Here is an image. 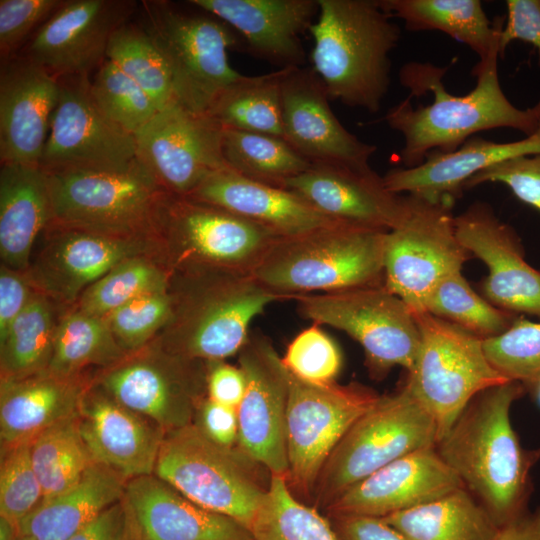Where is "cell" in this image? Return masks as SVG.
<instances>
[{
    "instance_id": "cell-1",
    "label": "cell",
    "mask_w": 540,
    "mask_h": 540,
    "mask_svg": "<svg viewBox=\"0 0 540 540\" xmlns=\"http://www.w3.org/2000/svg\"><path fill=\"white\" fill-rule=\"evenodd\" d=\"M499 50L472 74L477 77L473 90L463 96L446 91L442 76L446 68L430 63L411 62L400 73L402 85L418 96L432 91L430 105L414 108L410 97L390 108L384 116L387 125L401 133L404 145L399 160L404 168L422 164L431 152L451 153L475 133L494 128H511L527 136L540 125V99L532 107L520 109L504 94L498 76Z\"/></svg>"
},
{
    "instance_id": "cell-2",
    "label": "cell",
    "mask_w": 540,
    "mask_h": 540,
    "mask_svg": "<svg viewBox=\"0 0 540 540\" xmlns=\"http://www.w3.org/2000/svg\"><path fill=\"white\" fill-rule=\"evenodd\" d=\"M526 386L517 381L476 395L435 448L499 527L527 512L530 470L540 450L522 447L510 420Z\"/></svg>"
},
{
    "instance_id": "cell-3",
    "label": "cell",
    "mask_w": 540,
    "mask_h": 540,
    "mask_svg": "<svg viewBox=\"0 0 540 540\" xmlns=\"http://www.w3.org/2000/svg\"><path fill=\"white\" fill-rule=\"evenodd\" d=\"M170 317L153 340L190 359L224 360L246 343L249 325L267 305L288 300L251 274L210 266L172 270Z\"/></svg>"
},
{
    "instance_id": "cell-4",
    "label": "cell",
    "mask_w": 540,
    "mask_h": 540,
    "mask_svg": "<svg viewBox=\"0 0 540 540\" xmlns=\"http://www.w3.org/2000/svg\"><path fill=\"white\" fill-rule=\"evenodd\" d=\"M309 28L312 69L330 100L376 113L391 83L401 30L378 0H318Z\"/></svg>"
},
{
    "instance_id": "cell-5",
    "label": "cell",
    "mask_w": 540,
    "mask_h": 540,
    "mask_svg": "<svg viewBox=\"0 0 540 540\" xmlns=\"http://www.w3.org/2000/svg\"><path fill=\"white\" fill-rule=\"evenodd\" d=\"M387 232L336 224L279 239L252 275L268 290L297 295L384 285Z\"/></svg>"
},
{
    "instance_id": "cell-6",
    "label": "cell",
    "mask_w": 540,
    "mask_h": 540,
    "mask_svg": "<svg viewBox=\"0 0 540 540\" xmlns=\"http://www.w3.org/2000/svg\"><path fill=\"white\" fill-rule=\"evenodd\" d=\"M192 7L143 0L138 23L169 68L176 101L208 114L220 94L242 75L229 64L228 51L243 42L224 21Z\"/></svg>"
},
{
    "instance_id": "cell-7",
    "label": "cell",
    "mask_w": 540,
    "mask_h": 540,
    "mask_svg": "<svg viewBox=\"0 0 540 540\" xmlns=\"http://www.w3.org/2000/svg\"><path fill=\"white\" fill-rule=\"evenodd\" d=\"M54 223L123 239H153L167 192L138 160L117 170L47 172Z\"/></svg>"
},
{
    "instance_id": "cell-8",
    "label": "cell",
    "mask_w": 540,
    "mask_h": 540,
    "mask_svg": "<svg viewBox=\"0 0 540 540\" xmlns=\"http://www.w3.org/2000/svg\"><path fill=\"white\" fill-rule=\"evenodd\" d=\"M154 238L172 270L210 266L251 274L282 239L223 208L169 192L156 211Z\"/></svg>"
},
{
    "instance_id": "cell-9",
    "label": "cell",
    "mask_w": 540,
    "mask_h": 540,
    "mask_svg": "<svg viewBox=\"0 0 540 540\" xmlns=\"http://www.w3.org/2000/svg\"><path fill=\"white\" fill-rule=\"evenodd\" d=\"M432 416L403 384L362 415L325 462L315 485L316 503L325 509L343 492L392 461L435 447Z\"/></svg>"
},
{
    "instance_id": "cell-10",
    "label": "cell",
    "mask_w": 540,
    "mask_h": 540,
    "mask_svg": "<svg viewBox=\"0 0 540 540\" xmlns=\"http://www.w3.org/2000/svg\"><path fill=\"white\" fill-rule=\"evenodd\" d=\"M413 313L421 343L404 384L434 419L438 442L476 395L509 380L488 361L481 338L426 311Z\"/></svg>"
},
{
    "instance_id": "cell-11",
    "label": "cell",
    "mask_w": 540,
    "mask_h": 540,
    "mask_svg": "<svg viewBox=\"0 0 540 540\" xmlns=\"http://www.w3.org/2000/svg\"><path fill=\"white\" fill-rule=\"evenodd\" d=\"M238 447L223 448L192 423L165 433L154 474L185 497L250 530L267 488Z\"/></svg>"
},
{
    "instance_id": "cell-12",
    "label": "cell",
    "mask_w": 540,
    "mask_h": 540,
    "mask_svg": "<svg viewBox=\"0 0 540 540\" xmlns=\"http://www.w3.org/2000/svg\"><path fill=\"white\" fill-rule=\"evenodd\" d=\"M299 313L314 324L346 332L362 346L374 379L394 366L410 372L417 359L421 333L411 308L384 285L294 297Z\"/></svg>"
},
{
    "instance_id": "cell-13",
    "label": "cell",
    "mask_w": 540,
    "mask_h": 540,
    "mask_svg": "<svg viewBox=\"0 0 540 540\" xmlns=\"http://www.w3.org/2000/svg\"><path fill=\"white\" fill-rule=\"evenodd\" d=\"M453 204L407 194L404 216L385 235L384 286L413 312L424 311L436 284L470 257L456 236Z\"/></svg>"
},
{
    "instance_id": "cell-14",
    "label": "cell",
    "mask_w": 540,
    "mask_h": 540,
    "mask_svg": "<svg viewBox=\"0 0 540 540\" xmlns=\"http://www.w3.org/2000/svg\"><path fill=\"white\" fill-rule=\"evenodd\" d=\"M92 384L168 431L193 422L207 395V361L171 353L151 341L94 371Z\"/></svg>"
},
{
    "instance_id": "cell-15",
    "label": "cell",
    "mask_w": 540,
    "mask_h": 540,
    "mask_svg": "<svg viewBox=\"0 0 540 540\" xmlns=\"http://www.w3.org/2000/svg\"><path fill=\"white\" fill-rule=\"evenodd\" d=\"M287 377V483L309 494L333 449L381 396L359 383L317 385L288 370Z\"/></svg>"
},
{
    "instance_id": "cell-16",
    "label": "cell",
    "mask_w": 540,
    "mask_h": 540,
    "mask_svg": "<svg viewBox=\"0 0 540 540\" xmlns=\"http://www.w3.org/2000/svg\"><path fill=\"white\" fill-rule=\"evenodd\" d=\"M40 167L46 172L117 170L137 159L135 135L111 121L91 94L90 77L64 76Z\"/></svg>"
},
{
    "instance_id": "cell-17",
    "label": "cell",
    "mask_w": 540,
    "mask_h": 540,
    "mask_svg": "<svg viewBox=\"0 0 540 540\" xmlns=\"http://www.w3.org/2000/svg\"><path fill=\"white\" fill-rule=\"evenodd\" d=\"M224 127L174 100L136 134L138 160L169 193L189 196L213 173L229 168Z\"/></svg>"
},
{
    "instance_id": "cell-18",
    "label": "cell",
    "mask_w": 540,
    "mask_h": 540,
    "mask_svg": "<svg viewBox=\"0 0 540 540\" xmlns=\"http://www.w3.org/2000/svg\"><path fill=\"white\" fill-rule=\"evenodd\" d=\"M159 254L153 239H123L54 222L39 236L26 273L39 293L64 309L122 261Z\"/></svg>"
},
{
    "instance_id": "cell-19",
    "label": "cell",
    "mask_w": 540,
    "mask_h": 540,
    "mask_svg": "<svg viewBox=\"0 0 540 540\" xmlns=\"http://www.w3.org/2000/svg\"><path fill=\"white\" fill-rule=\"evenodd\" d=\"M238 360L246 387L237 407V447L270 474L287 479V369L271 341L261 334L249 335Z\"/></svg>"
},
{
    "instance_id": "cell-20",
    "label": "cell",
    "mask_w": 540,
    "mask_h": 540,
    "mask_svg": "<svg viewBox=\"0 0 540 540\" xmlns=\"http://www.w3.org/2000/svg\"><path fill=\"white\" fill-rule=\"evenodd\" d=\"M139 10L132 0H67L20 54L56 78L94 74L112 35Z\"/></svg>"
},
{
    "instance_id": "cell-21",
    "label": "cell",
    "mask_w": 540,
    "mask_h": 540,
    "mask_svg": "<svg viewBox=\"0 0 540 540\" xmlns=\"http://www.w3.org/2000/svg\"><path fill=\"white\" fill-rule=\"evenodd\" d=\"M284 140L311 165L370 169L375 145L360 140L338 120L327 91L310 67L286 68L281 81Z\"/></svg>"
},
{
    "instance_id": "cell-22",
    "label": "cell",
    "mask_w": 540,
    "mask_h": 540,
    "mask_svg": "<svg viewBox=\"0 0 540 540\" xmlns=\"http://www.w3.org/2000/svg\"><path fill=\"white\" fill-rule=\"evenodd\" d=\"M454 225L461 245L488 267L483 297L500 309L540 317V271L525 260L514 229L483 202L455 216Z\"/></svg>"
},
{
    "instance_id": "cell-23",
    "label": "cell",
    "mask_w": 540,
    "mask_h": 540,
    "mask_svg": "<svg viewBox=\"0 0 540 540\" xmlns=\"http://www.w3.org/2000/svg\"><path fill=\"white\" fill-rule=\"evenodd\" d=\"M463 486L436 448L429 447L378 469L343 492L326 510L331 517L383 518L433 501Z\"/></svg>"
},
{
    "instance_id": "cell-24",
    "label": "cell",
    "mask_w": 540,
    "mask_h": 540,
    "mask_svg": "<svg viewBox=\"0 0 540 540\" xmlns=\"http://www.w3.org/2000/svg\"><path fill=\"white\" fill-rule=\"evenodd\" d=\"M58 97V78L26 56L1 61V164L40 165Z\"/></svg>"
},
{
    "instance_id": "cell-25",
    "label": "cell",
    "mask_w": 540,
    "mask_h": 540,
    "mask_svg": "<svg viewBox=\"0 0 540 540\" xmlns=\"http://www.w3.org/2000/svg\"><path fill=\"white\" fill-rule=\"evenodd\" d=\"M78 419L93 462L126 483L154 474L165 435L156 423L125 407L92 382L82 397Z\"/></svg>"
},
{
    "instance_id": "cell-26",
    "label": "cell",
    "mask_w": 540,
    "mask_h": 540,
    "mask_svg": "<svg viewBox=\"0 0 540 540\" xmlns=\"http://www.w3.org/2000/svg\"><path fill=\"white\" fill-rule=\"evenodd\" d=\"M284 189L339 223L378 231L395 228L406 209V195L390 191L372 168L312 165Z\"/></svg>"
},
{
    "instance_id": "cell-27",
    "label": "cell",
    "mask_w": 540,
    "mask_h": 540,
    "mask_svg": "<svg viewBox=\"0 0 540 540\" xmlns=\"http://www.w3.org/2000/svg\"><path fill=\"white\" fill-rule=\"evenodd\" d=\"M188 4L228 24L245 50L279 69L302 67L301 36L319 12L318 0H189Z\"/></svg>"
},
{
    "instance_id": "cell-28",
    "label": "cell",
    "mask_w": 540,
    "mask_h": 540,
    "mask_svg": "<svg viewBox=\"0 0 540 540\" xmlns=\"http://www.w3.org/2000/svg\"><path fill=\"white\" fill-rule=\"evenodd\" d=\"M124 498L140 540H253L244 525L196 504L155 474L129 480Z\"/></svg>"
},
{
    "instance_id": "cell-29",
    "label": "cell",
    "mask_w": 540,
    "mask_h": 540,
    "mask_svg": "<svg viewBox=\"0 0 540 540\" xmlns=\"http://www.w3.org/2000/svg\"><path fill=\"white\" fill-rule=\"evenodd\" d=\"M189 196L232 212L280 238L343 224L288 189L248 179L230 168L210 175Z\"/></svg>"
},
{
    "instance_id": "cell-30",
    "label": "cell",
    "mask_w": 540,
    "mask_h": 540,
    "mask_svg": "<svg viewBox=\"0 0 540 540\" xmlns=\"http://www.w3.org/2000/svg\"><path fill=\"white\" fill-rule=\"evenodd\" d=\"M536 154H540V125L533 134L513 142L471 137L454 152L434 151L416 167L390 169L383 180L396 194L407 193L433 201L455 200L465 182L479 171L515 157Z\"/></svg>"
},
{
    "instance_id": "cell-31",
    "label": "cell",
    "mask_w": 540,
    "mask_h": 540,
    "mask_svg": "<svg viewBox=\"0 0 540 540\" xmlns=\"http://www.w3.org/2000/svg\"><path fill=\"white\" fill-rule=\"evenodd\" d=\"M93 373L63 377L47 369L0 380L1 448L31 442L46 428L77 414Z\"/></svg>"
},
{
    "instance_id": "cell-32",
    "label": "cell",
    "mask_w": 540,
    "mask_h": 540,
    "mask_svg": "<svg viewBox=\"0 0 540 540\" xmlns=\"http://www.w3.org/2000/svg\"><path fill=\"white\" fill-rule=\"evenodd\" d=\"M51 221L47 172L36 165L1 164L0 264L26 271L33 248Z\"/></svg>"
},
{
    "instance_id": "cell-33",
    "label": "cell",
    "mask_w": 540,
    "mask_h": 540,
    "mask_svg": "<svg viewBox=\"0 0 540 540\" xmlns=\"http://www.w3.org/2000/svg\"><path fill=\"white\" fill-rule=\"evenodd\" d=\"M126 482L93 462L81 479L55 497L42 501L19 524L20 535L36 540H68L124 497Z\"/></svg>"
},
{
    "instance_id": "cell-34",
    "label": "cell",
    "mask_w": 540,
    "mask_h": 540,
    "mask_svg": "<svg viewBox=\"0 0 540 540\" xmlns=\"http://www.w3.org/2000/svg\"><path fill=\"white\" fill-rule=\"evenodd\" d=\"M410 31L436 30L469 46L485 62L499 50L502 18L490 22L479 0H378Z\"/></svg>"
},
{
    "instance_id": "cell-35",
    "label": "cell",
    "mask_w": 540,
    "mask_h": 540,
    "mask_svg": "<svg viewBox=\"0 0 540 540\" xmlns=\"http://www.w3.org/2000/svg\"><path fill=\"white\" fill-rule=\"evenodd\" d=\"M382 519L407 540H493L500 529L464 486Z\"/></svg>"
},
{
    "instance_id": "cell-36",
    "label": "cell",
    "mask_w": 540,
    "mask_h": 540,
    "mask_svg": "<svg viewBox=\"0 0 540 540\" xmlns=\"http://www.w3.org/2000/svg\"><path fill=\"white\" fill-rule=\"evenodd\" d=\"M65 309L39 293L0 336V380L48 369L58 321Z\"/></svg>"
},
{
    "instance_id": "cell-37",
    "label": "cell",
    "mask_w": 540,
    "mask_h": 540,
    "mask_svg": "<svg viewBox=\"0 0 540 540\" xmlns=\"http://www.w3.org/2000/svg\"><path fill=\"white\" fill-rule=\"evenodd\" d=\"M125 355L104 318L70 307L58 321L48 370L63 377H79L106 368Z\"/></svg>"
},
{
    "instance_id": "cell-38",
    "label": "cell",
    "mask_w": 540,
    "mask_h": 540,
    "mask_svg": "<svg viewBox=\"0 0 540 540\" xmlns=\"http://www.w3.org/2000/svg\"><path fill=\"white\" fill-rule=\"evenodd\" d=\"M285 69L241 75L216 99L208 114L224 128L284 139L281 81Z\"/></svg>"
},
{
    "instance_id": "cell-39",
    "label": "cell",
    "mask_w": 540,
    "mask_h": 540,
    "mask_svg": "<svg viewBox=\"0 0 540 540\" xmlns=\"http://www.w3.org/2000/svg\"><path fill=\"white\" fill-rule=\"evenodd\" d=\"M223 155L231 170L279 188L312 166L283 138L229 128L223 132Z\"/></svg>"
},
{
    "instance_id": "cell-40",
    "label": "cell",
    "mask_w": 540,
    "mask_h": 540,
    "mask_svg": "<svg viewBox=\"0 0 540 540\" xmlns=\"http://www.w3.org/2000/svg\"><path fill=\"white\" fill-rule=\"evenodd\" d=\"M171 274L159 254L133 256L88 287L72 307L104 318L140 296L167 290Z\"/></svg>"
},
{
    "instance_id": "cell-41",
    "label": "cell",
    "mask_w": 540,
    "mask_h": 540,
    "mask_svg": "<svg viewBox=\"0 0 540 540\" xmlns=\"http://www.w3.org/2000/svg\"><path fill=\"white\" fill-rule=\"evenodd\" d=\"M30 452L43 489L42 501L72 487L93 463L80 433L78 413L38 434Z\"/></svg>"
},
{
    "instance_id": "cell-42",
    "label": "cell",
    "mask_w": 540,
    "mask_h": 540,
    "mask_svg": "<svg viewBox=\"0 0 540 540\" xmlns=\"http://www.w3.org/2000/svg\"><path fill=\"white\" fill-rule=\"evenodd\" d=\"M250 532L253 540H338L332 524L301 503L286 477L276 474H270Z\"/></svg>"
},
{
    "instance_id": "cell-43",
    "label": "cell",
    "mask_w": 540,
    "mask_h": 540,
    "mask_svg": "<svg viewBox=\"0 0 540 540\" xmlns=\"http://www.w3.org/2000/svg\"><path fill=\"white\" fill-rule=\"evenodd\" d=\"M424 311L482 340L504 333L520 317L477 294L461 271L449 274L436 284L426 299Z\"/></svg>"
},
{
    "instance_id": "cell-44",
    "label": "cell",
    "mask_w": 540,
    "mask_h": 540,
    "mask_svg": "<svg viewBox=\"0 0 540 540\" xmlns=\"http://www.w3.org/2000/svg\"><path fill=\"white\" fill-rule=\"evenodd\" d=\"M106 59L136 82L158 110L176 100L169 68L151 38L131 20L112 35Z\"/></svg>"
},
{
    "instance_id": "cell-45",
    "label": "cell",
    "mask_w": 540,
    "mask_h": 540,
    "mask_svg": "<svg viewBox=\"0 0 540 540\" xmlns=\"http://www.w3.org/2000/svg\"><path fill=\"white\" fill-rule=\"evenodd\" d=\"M90 89L101 111L134 135L158 111L151 97L107 59L90 77Z\"/></svg>"
},
{
    "instance_id": "cell-46",
    "label": "cell",
    "mask_w": 540,
    "mask_h": 540,
    "mask_svg": "<svg viewBox=\"0 0 540 540\" xmlns=\"http://www.w3.org/2000/svg\"><path fill=\"white\" fill-rule=\"evenodd\" d=\"M483 348L507 380L533 387L540 379V322L519 317L504 333L483 340Z\"/></svg>"
},
{
    "instance_id": "cell-47",
    "label": "cell",
    "mask_w": 540,
    "mask_h": 540,
    "mask_svg": "<svg viewBox=\"0 0 540 540\" xmlns=\"http://www.w3.org/2000/svg\"><path fill=\"white\" fill-rule=\"evenodd\" d=\"M30 443L1 448L0 516L19 524L43 500L41 483L34 470Z\"/></svg>"
},
{
    "instance_id": "cell-48",
    "label": "cell",
    "mask_w": 540,
    "mask_h": 540,
    "mask_svg": "<svg viewBox=\"0 0 540 540\" xmlns=\"http://www.w3.org/2000/svg\"><path fill=\"white\" fill-rule=\"evenodd\" d=\"M171 313L168 289L140 296L104 317L120 348L127 354L153 341Z\"/></svg>"
},
{
    "instance_id": "cell-49",
    "label": "cell",
    "mask_w": 540,
    "mask_h": 540,
    "mask_svg": "<svg viewBox=\"0 0 540 540\" xmlns=\"http://www.w3.org/2000/svg\"><path fill=\"white\" fill-rule=\"evenodd\" d=\"M281 359L292 375L317 385L335 382L342 366L338 346L316 324L301 331Z\"/></svg>"
},
{
    "instance_id": "cell-50",
    "label": "cell",
    "mask_w": 540,
    "mask_h": 540,
    "mask_svg": "<svg viewBox=\"0 0 540 540\" xmlns=\"http://www.w3.org/2000/svg\"><path fill=\"white\" fill-rule=\"evenodd\" d=\"M67 0H0L1 61L18 55Z\"/></svg>"
},
{
    "instance_id": "cell-51",
    "label": "cell",
    "mask_w": 540,
    "mask_h": 540,
    "mask_svg": "<svg viewBox=\"0 0 540 540\" xmlns=\"http://www.w3.org/2000/svg\"><path fill=\"white\" fill-rule=\"evenodd\" d=\"M486 182L505 184L519 200L540 211V154L519 156L489 166L470 177L463 190Z\"/></svg>"
},
{
    "instance_id": "cell-52",
    "label": "cell",
    "mask_w": 540,
    "mask_h": 540,
    "mask_svg": "<svg viewBox=\"0 0 540 540\" xmlns=\"http://www.w3.org/2000/svg\"><path fill=\"white\" fill-rule=\"evenodd\" d=\"M507 19L499 36V56L513 40L531 44L540 66V0H507Z\"/></svg>"
},
{
    "instance_id": "cell-53",
    "label": "cell",
    "mask_w": 540,
    "mask_h": 540,
    "mask_svg": "<svg viewBox=\"0 0 540 540\" xmlns=\"http://www.w3.org/2000/svg\"><path fill=\"white\" fill-rule=\"evenodd\" d=\"M68 540H140L132 511L123 497Z\"/></svg>"
},
{
    "instance_id": "cell-54",
    "label": "cell",
    "mask_w": 540,
    "mask_h": 540,
    "mask_svg": "<svg viewBox=\"0 0 540 540\" xmlns=\"http://www.w3.org/2000/svg\"><path fill=\"white\" fill-rule=\"evenodd\" d=\"M192 424L210 441L227 449L238 446L237 409L208 396L198 406Z\"/></svg>"
},
{
    "instance_id": "cell-55",
    "label": "cell",
    "mask_w": 540,
    "mask_h": 540,
    "mask_svg": "<svg viewBox=\"0 0 540 540\" xmlns=\"http://www.w3.org/2000/svg\"><path fill=\"white\" fill-rule=\"evenodd\" d=\"M36 293L26 271L0 264V336L7 331Z\"/></svg>"
},
{
    "instance_id": "cell-56",
    "label": "cell",
    "mask_w": 540,
    "mask_h": 540,
    "mask_svg": "<svg viewBox=\"0 0 540 540\" xmlns=\"http://www.w3.org/2000/svg\"><path fill=\"white\" fill-rule=\"evenodd\" d=\"M245 387V376L239 366L224 360L207 361V395L210 399L237 409Z\"/></svg>"
},
{
    "instance_id": "cell-57",
    "label": "cell",
    "mask_w": 540,
    "mask_h": 540,
    "mask_svg": "<svg viewBox=\"0 0 540 540\" xmlns=\"http://www.w3.org/2000/svg\"><path fill=\"white\" fill-rule=\"evenodd\" d=\"M332 519L338 540H407L379 517L343 515Z\"/></svg>"
},
{
    "instance_id": "cell-58",
    "label": "cell",
    "mask_w": 540,
    "mask_h": 540,
    "mask_svg": "<svg viewBox=\"0 0 540 540\" xmlns=\"http://www.w3.org/2000/svg\"><path fill=\"white\" fill-rule=\"evenodd\" d=\"M493 540H540V507L500 527Z\"/></svg>"
},
{
    "instance_id": "cell-59",
    "label": "cell",
    "mask_w": 540,
    "mask_h": 540,
    "mask_svg": "<svg viewBox=\"0 0 540 540\" xmlns=\"http://www.w3.org/2000/svg\"><path fill=\"white\" fill-rule=\"evenodd\" d=\"M19 536L18 524L0 516V540H17Z\"/></svg>"
},
{
    "instance_id": "cell-60",
    "label": "cell",
    "mask_w": 540,
    "mask_h": 540,
    "mask_svg": "<svg viewBox=\"0 0 540 540\" xmlns=\"http://www.w3.org/2000/svg\"><path fill=\"white\" fill-rule=\"evenodd\" d=\"M532 388H534L535 390V397L538 404L540 405V379L535 383V385Z\"/></svg>"
},
{
    "instance_id": "cell-61",
    "label": "cell",
    "mask_w": 540,
    "mask_h": 540,
    "mask_svg": "<svg viewBox=\"0 0 540 540\" xmlns=\"http://www.w3.org/2000/svg\"><path fill=\"white\" fill-rule=\"evenodd\" d=\"M17 540H36L35 538L27 535H20Z\"/></svg>"
}]
</instances>
